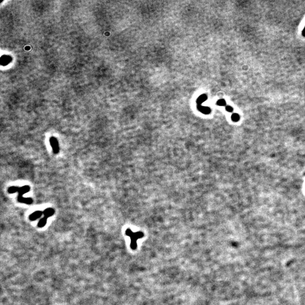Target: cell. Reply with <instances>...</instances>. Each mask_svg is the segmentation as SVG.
I'll return each mask as SVG.
<instances>
[{
    "label": "cell",
    "instance_id": "obj_1",
    "mask_svg": "<svg viewBox=\"0 0 305 305\" xmlns=\"http://www.w3.org/2000/svg\"><path fill=\"white\" fill-rule=\"evenodd\" d=\"M30 186L29 185H24L21 187L15 186H10L8 189L7 192L10 194L15 193L16 192H18L19 193L18 196V201L20 203L25 204L27 205H30L33 203L34 200L31 198H27L24 197L23 195H25L26 193H28L30 190Z\"/></svg>",
    "mask_w": 305,
    "mask_h": 305
},
{
    "label": "cell",
    "instance_id": "obj_2",
    "mask_svg": "<svg viewBox=\"0 0 305 305\" xmlns=\"http://www.w3.org/2000/svg\"><path fill=\"white\" fill-rule=\"evenodd\" d=\"M125 235L129 236L131 238V248L132 250H135L137 249V241L138 239L144 237V233L142 232H133L130 228H128L125 230Z\"/></svg>",
    "mask_w": 305,
    "mask_h": 305
},
{
    "label": "cell",
    "instance_id": "obj_3",
    "mask_svg": "<svg viewBox=\"0 0 305 305\" xmlns=\"http://www.w3.org/2000/svg\"><path fill=\"white\" fill-rule=\"evenodd\" d=\"M49 142L53 153L55 154H58L60 152V145L58 140L54 137H51Z\"/></svg>",
    "mask_w": 305,
    "mask_h": 305
},
{
    "label": "cell",
    "instance_id": "obj_4",
    "mask_svg": "<svg viewBox=\"0 0 305 305\" xmlns=\"http://www.w3.org/2000/svg\"><path fill=\"white\" fill-rule=\"evenodd\" d=\"M43 215V211H41L39 210L36 211L33 213L31 214L29 216V219L31 221H35V220L38 219L39 218H40V217H41V216Z\"/></svg>",
    "mask_w": 305,
    "mask_h": 305
},
{
    "label": "cell",
    "instance_id": "obj_5",
    "mask_svg": "<svg viewBox=\"0 0 305 305\" xmlns=\"http://www.w3.org/2000/svg\"><path fill=\"white\" fill-rule=\"evenodd\" d=\"M55 213V210L51 207H48L44 210L43 211V215L46 218H48L50 216H53Z\"/></svg>",
    "mask_w": 305,
    "mask_h": 305
},
{
    "label": "cell",
    "instance_id": "obj_6",
    "mask_svg": "<svg viewBox=\"0 0 305 305\" xmlns=\"http://www.w3.org/2000/svg\"><path fill=\"white\" fill-rule=\"evenodd\" d=\"M198 109L201 112L206 114H210V113L211 112V110L209 107L202 106V105H198Z\"/></svg>",
    "mask_w": 305,
    "mask_h": 305
},
{
    "label": "cell",
    "instance_id": "obj_7",
    "mask_svg": "<svg viewBox=\"0 0 305 305\" xmlns=\"http://www.w3.org/2000/svg\"><path fill=\"white\" fill-rule=\"evenodd\" d=\"M47 219H48V218H46L45 216L39 220V223L37 224L38 227L39 228H43V227H44L46 225V223H47Z\"/></svg>",
    "mask_w": 305,
    "mask_h": 305
},
{
    "label": "cell",
    "instance_id": "obj_8",
    "mask_svg": "<svg viewBox=\"0 0 305 305\" xmlns=\"http://www.w3.org/2000/svg\"><path fill=\"white\" fill-rule=\"evenodd\" d=\"M207 95H202L199 97V98L197 100V104L198 105H201V104L207 100Z\"/></svg>",
    "mask_w": 305,
    "mask_h": 305
},
{
    "label": "cell",
    "instance_id": "obj_9",
    "mask_svg": "<svg viewBox=\"0 0 305 305\" xmlns=\"http://www.w3.org/2000/svg\"><path fill=\"white\" fill-rule=\"evenodd\" d=\"M231 118H232V120H233V122H238L239 120H240V115H239L238 114H236V113L233 114L232 115V116H231Z\"/></svg>",
    "mask_w": 305,
    "mask_h": 305
},
{
    "label": "cell",
    "instance_id": "obj_10",
    "mask_svg": "<svg viewBox=\"0 0 305 305\" xmlns=\"http://www.w3.org/2000/svg\"><path fill=\"white\" fill-rule=\"evenodd\" d=\"M216 105H219V106H225L226 105V102H225L224 100L223 99H221L219 100L218 101V102H216Z\"/></svg>",
    "mask_w": 305,
    "mask_h": 305
},
{
    "label": "cell",
    "instance_id": "obj_11",
    "mask_svg": "<svg viewBox=\"0 0 305 305\" xmlns=\"http://www.w3.org/2000/svg\"><path fill=\"white\" fill-rule=\"evenodd\" d=\"M225 110H227V111L228 112H232L233 111V108L230 106H227L226 107H225Z\"/></svg>",
    "mask_w": 305,
    "mask_h": 305
},
{
    "label": "cell",
    "instance_id": "obj_12",
    "mask_svg": "<svg viewBox=\"0 0 305 305\" xmlns=\"http://www.w3.org/2000/svg\"><path fill=\"white\" fill-rule=\"evenodd\" d=\"M302 36H304V37H305V28H304V30H303V31H302Z\"/></svg>",
    "mask_w": 305,
    "mask_h": 305
}]
</instances>
